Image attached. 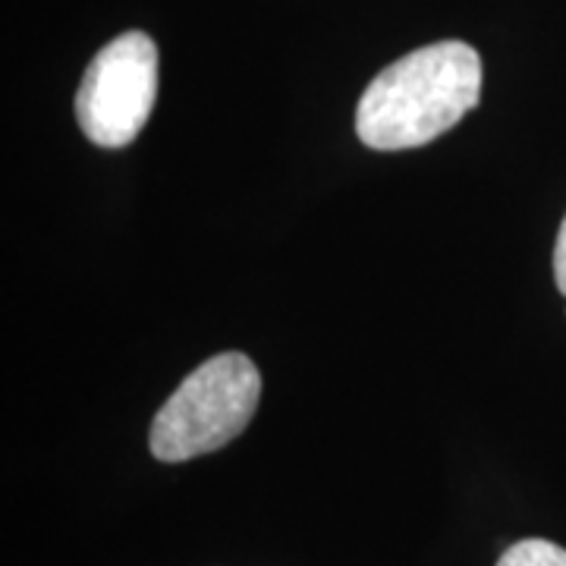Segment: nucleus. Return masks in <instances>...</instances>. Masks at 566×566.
I'll use <instances>...</instances> for the list:
<instances>
[{
    "mask_svg": "<svg viewBox=\"0 0 566 566\" xmlns=\"http://www.w3.org/2000/svg\"><path fill=\"white\" fill-rule=\"evenodd\" d=\"M482 98V57L465 41H434L385 66L365 85L356 133L375 151L441 139Z\"/></svg>",
    "mask_w": 566,
    "mask_h": 566,
    "instance_id": "f257e3e1",
    "label": "nucleus"
},
{
    "mask_svg": "<svg viewBox=\"0 0 566 566\" xmlns=\"http://www.w3.org/2000/svg\"><path fill=\"white\" fill-rule=\"evenodd\" d=\"M262 400V375L243 353L202 363L158 409L148 447L161 463H182L227 447L252 422Z\"/></svg>",
    "mask_w": 566,
    "mask_h": 566,
    "instance_id": "f03ea898",
    "label": "nucleus"
},
{
    "mask_svg": "<svg viewBox=\"0 0 566 566\" xmlns=\"http://www.w3.org/2000/svg\"><path fill=\"white\" fill-rule=\"evenodd\" d=\"M155 98L158 48L145 32H123L88 63L76 92V120L88 142L123 148L142 133Z\"/></svg>",
    "mask_w": 566,
    "mask_h": 566,
    "instance_id": "7ed1b4c3",
    "label": "nucleus"
},
{
    "mask_svg": "<svg viewBox=\"0 0 566 566\" xmlns=\"http://www.w3.org/2000/svg\"><path fill=\"white\" fill-rule=\"evenodd\" d=\"M497 566H566V547L545 538H523L506 547Z\"/></svg>",
    "mask_w": 566,
    "mask_h": 566,
    "instance_id": "20e7f679",
    "label": "nucleus"
},
{
    "mask_svg": "<svg viewBox=\"0 0 566 566\" xmlns=\"http://www.w3.org/2000/svg\"><path fill=\"white\" fill-rule=\"evenodd\" d=\"M554 281L557 290L566 296V214L560 223V233H557V243H554Z\"/></svg>",
    "mask_w": 566,
    "mask_h": 566,
    "instance_id": "39448f33",
    "label": "nucleus"
}]
</instances>
